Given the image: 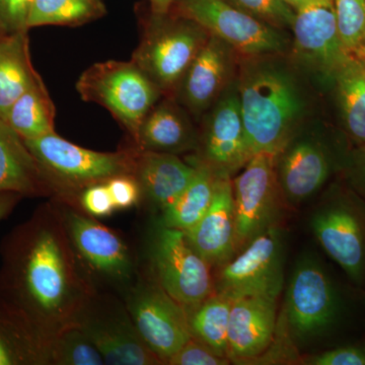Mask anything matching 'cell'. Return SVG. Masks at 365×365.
Returning <instances> with one entry per match:
<instances>
[{
  "instance_id": "cell-1",
  "label": "cell",
  "mask_w": 365,
  "mask_h": 365,
  "mask_svg": "<svg viewBox=\"0 0 365 365\" xmlns=\"http://www.w3.org/2000/svg\"><path fill=\"white\" fill-rule=\"evenodd\" d=\"M0 255V304L46 348L60 331L76 324L96 294L61 208L52 202L39 206L4 237Z\"/></svg>"
},
{
  "instance_id": "cell-2",
  "label": "cell",
  "mask_w": 365,
  "mask_h": 365,
  "mask_svg": "<svg viewBox=\"0 0 365 365\" xmlns=\"http://www.w3.org/2000/svg\"><path fill=\"white\" fill-rule=\"evenodd\" d=\"M242 123L252 155H277L304 116V96L292 72L274 60H254L237 81Z\"/></svg>"
},
{
  "instance_id": "cell-3",
  "label": "cell",
  "mask_w": 365,
  "mask_h": 365,
  "mask_svg": "<svg viewBox=\"0 0 365 365\" xmlns=\"http://www.w3.org/2000/svg\"><path fill=\"white\" fill-rule=\"evenodd\" d=\"M208 38L205 29L181 14L150 11L131 60L163 93H170L176 91Z\"/></svg>"
},
{
  "instance_id": "cell-4",
  "label": "cell",
  "mask_w": 365,
  "mask_h": 365,
  "mask_svg": "<svg viewBox=\"0 0 365 365\" xmlns=\"http://www.w3.org/2000/svg\"><path fill=\"white\" fill-rule=\"evenodd\" d=\"M24 141L55 193L83 191L91 185L133 174L136 148L98 153L69 143L56 132Z\"/></svg>"
},
{
  "instance_id": "cell-5",
  "label": "cell",
  "mask_w": 365,
  "mask_h": 365,
  "mask_svg": "<svg viewBox=\"0 0 365 365\" xmlns=\"http://www.w3.org/2000/svg\"><path fill=\"white\" fill-rule=\"evenodd\" d=\"M76 91L85 102L109 110L134 141L163 93L132 60L93 64L79 76Z\"/></svg>"
},
{
  "instance_id": "cell-6",
  "label": "cell",
  "mask_w": 365,
  "mask_h": 365,
  "mask_svg": "<svg viewBox=\"0 0 365 365\" xmlns=\"http://www.w3.org/2000/svg\"><path fill=\"white\" fill-rule=\"evenodd\" d=\"M195 21L234 51L252 57L276 55L287 49L285 34L227 0H177L173 9ZM172 9V11H173Z\"/></svg>"
},
{
  "instance_id": "cell-7",
  "label": "cell",
  "mask_w": 365,
  "mask_h": 365,
  "mask_svg": "<svg viewBox=\"0 0 365 365\" xmlns=\"http://www.w3.org/2000/svg\"><path fill=\"white\" fill-rule=\"evenodd\" d=\"M215 292L232 299L263 297L277 299L284 283V245L282 230L271 225L220 266Z\"/></svg>"
},
{
  "instance_id": "cell-8",
  "label": "cell",
  "mask_w": 365,
  "mask_h": 365,
  "mask_svg": "<svg viewBox=\"0 0 365 365\" xmlns=\"http://www.w3.org/2000/svg\"><path fill=\"white\" fill-rule=\"evenodd\" d=\"M155 281L185 309L215 292L211 266L189 244L184 232L163 227L153 250Z\"/></svg>"
},
{
  "instance_id": "cell-9",
  "label": "cell",
  "mask_w": 365,
  "mask_h": 365,
  "mask_svg": "<svg viewBox=\"0 0 365 365\" xmlns=\"http://www.w3.org/2000/svg\"><path fill=\"white\" fill-rule=\"evenodd\" d=\"M276 157L257 153L232 181L235 254L276 223L282 197L276 174Z\"/></svg>"
},
{
  "instance_id": "cell-10",
  "label": "cell",
  "mask_w": 365,
  "mask_h": 365,
  "mask_svg": "<svg viewBox=\"0 0 365 365\" xmlns=\"http://www.w3.org/2000/svg\"><path fill=\"white\" fill-rule=\"evenodd\" d=\"M125 306L141 339L163 364L191 339L186 309L157 281L137 284Z\"/></svg>"
},
{
  "instance_id": "cell-11",
  "label": "cell",
  "mask_w": 365,
  "mask_h": 365,
  "mask_svg": "<svg viewBox=\"0 0 365 365\" xmlns=\"http://www.w3.org/2000/svg\"><path fill=\"white\" fill-rule=\"evenodd\" d=\"M76 324L110 365L163 364L141 339L126 306L93 294Z\"/></svg>"
},
{
  "instance_id": "cell-12",
  "label": "cell",
  "mask_w": 365,
  "mask_h": 365,
  "mask_svg": "<svg viewBox=\"0 0 365 365\" xmlns=\"http://www.w3.org/2000/svg\"><path fill=\"white\" fill-rule=\"evenodd\" d=\"M202 163L216 176L232 177L251 160L237 85L225 88L212 106L200 140Z\"/></svg>"
},
{
  "instance_id": "cell-13",
  "label": "cell",
  "mask_w": 365,
  "mask_h": 365,
  "mask_svg": "<svg viewBox=\"0 0 365 365\" xmlns=\"http://www.w3.org/2000/svg\"><path fill=\"white\" fill-rule=\"evenodd\" d=\"M288 328L297 340L309 339L332 323L336 297L319 263L306 257L295 266L285 302Z\"/></svg>"
},
{
  "instance_id": "cell-14",
  "label": "cell",
  "mask_w": 365,
  "mask_h": 365,
  "mask_svg": "<svg viewBox=\"0 0 365 365\" xmlns=\"http://www.w3.org/2000/svg\"><path fill=\"white\" fill-rule=\"evenodd\" d=\"M61 211L72 245L86 269L116 282L131 279L130 251L116 232L73 209Z\"/></svg>"
},
{
  "instance_id": "cell-15",
  "label": "cell",
  "mask_w": 365,
  "mask_h": 365,
  "mask_svg": "<svg viewBox=\"0 0 365 365\" xmlns=\"http://www.w3.org/2000/svg\"><path fill=\"white\" fill-rule=\"evenodd\" d=\"M294 50L317 71L333 76L347 58L338 32L334 0H316L295 11Z\"/></svg>"
},
{
  "instance_id": "cell-16",
  "label": "cell",
  "mask_w": 365,
  "mask_h": 365,
  "mask_svg": "<svg viewBox=\"0 0 365 365\" xmlns=\"http://www.w3.org/2000/svg\"><path fill=\"white\" fill-rule=\"evenodd\" d=\"M317 240L352 279L360 280L365 264V234L359 216L344 203L317 209L311 220Z\"/></svg>"
},
{
  "instance_id": "cell-17",
  "label": "cell",
  "mask_w": 365,
  "mask_h": 365,
  "mask_svg": "<svg viewBox=\"0 0 365 365\" xmlns=\"http://www.w3.org/2000/svg\"><path fill=\"white\" fill-rule=\"evenodd\" d=\"M232 51L227 43L209 35L176 88L179 100L192 114L207 111L227 88Z\"/></svg>"
},
{
  "instance_id": "cell-18",
  "label": "cell",
  "mask_w": 365,
  "mask_h": 365,
  "mask_svg": "<svg viewBox=\"0 0 365 365\" xmlns=\"http://www.w3.org/2000/svg\"><path fill=\"white\" fill-rule=\"evenodd\" d=\"M277 321V299L242 297L232 300L227 334L230 361L256 359L268 349Z\"/></svg>"
},
{
  "instance_id": "cell-19",
  "label": "cell",
  "mask_w": 365,
  "mask_h": 365,
  "mask_svg": "<svg viewBox=\"0 0 365 365\" xmlns=\"http://www.w3.org/2000/svg\"><path fill=\"white\" fill-rule=\"evenodd\" d=\"M185 235L189 244L211 267H220L235 256V215L230 177H216L210 207Z\"/></svg>"
},
{
  "instance_id": "cell-20",
  "label": "cell",
  "mask_w": 365,
  "mask_h": 365,
  "mask_svg": "<svg viewBox=\"0 0 365 365\" xmlns=\"http://www.w3.org/2000/svg\"><path fill=\"white\" fill-rule=\"evenodd\" d=\"M330 163L325 150L312 139H294L276 157V174L283 199L297 205L325 184Z\"/></svg>"
},
{
  "instance_id": "cell-21",
  "label": "cell",
  "mask_w": 365,
  "mask_h": 365,
  "mask_svg": "<svg viewBox=\"0 0 365 365\" xmlns=\"http://www.w3.org/2000/svg\"><path fill=\"white\" fill-rule=\"evenodd\" d=\"M196 172L194 163L182 162L177 155L137 148L132 176L138 182L141 193L163 211L179 198Z\"/></svg>"
},
{
  "instance_id": "cell-22",
  "label": "cell",
  "mask_w": 365,
  "mask_h": 365,
  "mask_svg": "<svg viewBox=\"0 0 365 365\" xmlns=\"http://www.w3.org/2000/svg\"><path fill=\"white\" fill-rule=\"evenodd\" d=\"M0 192L23 197L54 193L25 141L0 117Z\"/></svg>"
},
{
  "instance_id": "cell-23",
  "label": "cell",
  "mask_w": 365,
  "mask_h": 365,
  "mask_svg": "<svg viewBox=\"0 0 365 365\" xmlns=\"http://www.w3.org/2000/svg\"><path fill=\"white\" fill-rule=\"evenodd\" d=\"M136 148L155 153H177L198 144L193 125L174 98H165L151 108L139 128Z\"/></svg>"
},
{
  "instance_id": "cell-24",
  "label": "cell",
  "mask_w": 365,
  "mask_h": 365,
  "mask_svg": "<svg viewBox=\"0 0 365 365\" xmlns=\"http://www.w3.org/2000/svg\"><path fill=\"white\" fill-rule=\"evenodd\" d=\"M34 68L29 31L0 36V117L39 76Z\"/></svg>"
},
{
  "instance_id": "cell-25",
  "label": "cell",
  "mask_w": 365,
  "mask_h": 365,
  "mask_svg": "<svg viewBox=\"0 0 365 365\" xmlns=\"http://www.w3.org/2000/svg\"><path fill=\"white\" fill-rule=\"evenodd\" d=\"M56 109L41 76L11 106L6 122L24 139L54 133Z\"/></svg>"
},
{
  "instance_id": "cell-26",
  "label": "cell",
  "mask_w": 365,
  "mask_h": 365,
  "mask_svg": "<svg viewBox=\"0 0 365 365\" xmlns=\"http://www.w3.org/2000/svg\"><path fill=\"white\" fill-rule=\"evenodd\" d=\"M195 177L174 203L163 210V227L186 232L207 212L215 191L216 175L196 160Z\"/></svg>"
},
{
  "instance_id": "cell-27",
  "label": "cell",
  "mask_w": 365,
  "mask_h": 365,
  "mask_svg": "<svg viewBox=\"0 0 365 365\" xmlns=\"http://www.w3.org/2000/svg\"><path fill=\"white\" fill-rule=\"evenodd\" d=\"M333 76L346 129L365 146V58L347 56Z\"/></svg>"
},
{
  "instance_id": "cell-28",
  "label": "cell",
  "mask_w": 365,
  "mask_h": 365,
  "mask_svg": "<svg viewBox=\"0 0 365 365\" xmlns=\"http://www.w3.org/2000/svg\"><path fill=\"white\" fill-rule=\"evenodd\" d=\"M232 300L227 294L215 292L200 304L186 309L192 336L225 357Z\"/></svg>"
},
{
  "instance_id": "cell-29",
  "label": "cell",
  "mask_w": 365,
  "mask_h": 365,
  "mask_svg": "<svg viewBox=\"0 0 365 365\" xmlns=\"http://www.w3.org/2000/svg\"><path fill=\"white\" fill-rule=\"evenodd\" d=\"M47 364L45 346L0 304V365Z\"/></svg>"
},
{
  "instance_id": "cell-30",
  "label": "cell",
  "mask_w": 365,
  "mask_h": 365,
  "mask_svg": "<svg viewBox=\"0 0 365 365\" xmlns=\"http://www.w3.org/2000/svg\"><path fill=\"white\" fill-rule=\"evenodd\" d=\"M105 14L103 0H33L26 28L78 26L98 20Z\"/></svg>"
},
{
  "instance_id": "cell-31",
  "label": "cell",
  "mask_w": 365,
  "mask_h": 365,
  "mask_svg": "<svg viewBox=\"0 0 365 365\" xmlns=\"http://www.w3.org/2000/svg\"><path fill=\"white\" fill-rule=\"evenodd\" d=\"M46 354L47 364H105L102 354L78 324L56 334L46 346Z\"/></svg>"
},
{
  "instance_id": "cell-32",
  "label": "cell",
  "mask_w": 365,
  "mask_h": 365,
  "mask_svg": "<svg viewBox=\"0 0 365 365\" xmlns=\"http://www.w3.org/2000/svg\"><path fill=\"white\" fill-rule=\"evenodd\" d=\"M334 6L346 54L365 58V0H334Z\"/></svg>"
},
{
  "instance_id": "cell-33",
  "label": "cell",
  "mask_w": 365,
  "mask_h": 365,
  "mask_svg": "<svg viewBox=\"0 0 365 365\" xmlns=\"http://www.w3.org/2000/svg\"><path fill=\"white\" fill-rule=\"evenodd\" d=\"M230 4L276 28H292L295 11L283 0H227Z\"/></svg>"
},
{
  "instance_id": "cell-34",
  "label": "cell",
  "mask_w": 365,
  "mask_h": 365,
  "mask_svg": "<svg viewBox=\"0 0 365 365\" xmlns=\"http://www.w3.org/2000/svg\"><path fill=\"white\" fill-rule=\"evenodd\" d=\"M230 360L192 336L168 361L170 365H227Z\"/></svg>"
},
{
  "instance_id": "cell-35",
  "label": "cell",
  "mask_w": 365,
  "mask_h": 365,
  "mask_svg": "<svg viewBox=\"0 0 365 365\" xmlns=\"http://www.w3.org/2000/svg\"><path fill=\"white\" fill-rule=\"evenodd\" d=\"M33 0H0V34L29 30L26 28L29 13Z\"/></svg>"
},
{
  "instance_id": "cell-36",
  "label": "cell",
  "mask_w": 365,
  "mask_h": 365,
  "mask_svg": "<svg viewBox=\"0 0 365 365\" xmlns=\"http://www.w3.org/2000/svg\"><path fill=\"white\" fill-rule=\"evenodd\" d=\"M116 209H127L135 205L141 196V189L135 178L122 175L106 182Z\"/></svg>"
},
{
  "instance_id": "cell-37",
  "label": "cell",
  "mask_w": 365,
  "mask_h": 365,
  "mask_svg": "<svg viewBox=\"0 0 365 365\" xmlns=\"http://www.w3.org/2000/svg\"><path fill=\"white\" fill-rule=\"evenodd\" d=\"M81 205L93 216H108L116 209L106 182L91 185L81 191Z\"/></svg>"
},
{
  "instance_id": "cell-38",
  "label": "cell",
  "mask_w": 365,
  "mask_h": 365,
  "mask_svg": "<svg viewBox=\"0 0 365 365\" xmlns=\"http://www.w3.org/2000/svg\"><path fill=\"white\" fill-rule=\"evenodd\" d=\"M312 365H365V351L356 347H341L309 357L304 362Z\"/></svg>"
},
{
  "instance_id": "cell-39",
  "label": "cell",
  "mask_w": 365,
  "mask_h": 365,
  "mask_svg": "<svg viewBox=\"0 0 365 365\" xmlns=\"http://www.w3.org/2000/svg\"><path fill=\"white\" fill-rule=\"evenodd\" d=\"M24 197L14 192H0V220H4Z\"/></svg>"
},
{
  "instance_id": "cell-40",
  "label": "cell",
  "mask_w": 365,
  "mask_h": 365,
  "mask_svg": "<svg viewBox=\"0 0 365 365\" xmlns=\"http://www.w3.org/2000/svg\"><path fill=\"white\" fill-rule=\"evenodd\" d=\"M177 0H148L150 11L153 14H168L172 11Z\"/></svg>"
},
{
  "instance_id": "cell-41",
  "label": "cell",
  "mask_w": 365,
  "mask_h": 365,
  "mask_svg": "<svg viewBox=\"0 0 365 365\" xmlns=\"http://www.w3.org/2000/svg\"><path fill=\"white\" fill-rule=\"evenodd\" d=\"M364 160H365V146H364Z\"/></svg>"
},
{
  "instance_id": "cell-42",
  "label": "cell",
  "mask_w": 365,
  "mask_h": 365,
  "mask_svg": "<svg viewBox=\"0 0 365 365\" xmlns=\"http://www.w3.org/2000/svg\"><path fill=\"white\" fill-rule=\"evenodd\" d=\"M0 36H1V34H0Z\"/></svg>"
}]
</instances>
